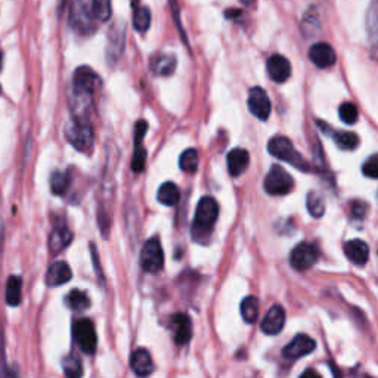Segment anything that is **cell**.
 <instances>
[{
    "label": "cell",
    "instance_id": "cell-1",
    "mask_svg": "<svg viewBox=\"0 0 378 378\" xmlns=\"http://www.w3.org/2000/svg\"><path fill=\"white\" fill-rule=\"evenodd\" d=\"M219 217V204L213 197H203L195 210L192 235L197 241L207 238Z\"/></svg>",
    "mask_w": 378,
    "mask_h": 378
},
{
    "label": "cell",
    "instance_id": "cell-2",
    "mask_svg": "<svg viewBox=\"0 0 378 378\" xmlns=\"http://www.w3.org/2000/svg\"><path fill=\"white\" fill-rule=\"evenodd\" d=\"M65 138L80 152H89L93 147V129L86 118H71L65 127Z\"/></svg>",
    "mask_w": 378,
    "mask_h": 378
},
{
    "label": "cell",
    "instance_id": "cell-3",
    "mask_svg": "<svg viewBox=\"0 0 378 378\" xmlns=\"http://www.w3.org/2000/svg\"><path fill=\"white\" fill-rule=\"evenodd\" d=\"M268 151L275 159H280L285 163H290L294 168L302 172H309V163L298 154L293 147L291 141L285 136H275L268 143Z\"/></svg>",
    "mask_w": 378,
    "mask_h": 378
},
{
    "label": "cell",
    "instance_id": "cell-4",
    "mask_svg": "<svg viewBox=\"0 0 378 378\" xmlns=\"http://www.w3.org/2000/svg\"><path fill=\"white\" fill-rule=\"evenodd\" d=\"M99 22L95 19L92 12V2L79 0L71 5L70 10V26L71 28L82 36L92 35L98 28Z\"/></svg>",
    "mask_w": 378,
    "mask_h": 378
},
{
    "label": "cell",
    "instance_id": "cell-5",
    "mask_svg": "<svg viewBox=\"0 0 378 378\" xmlns=\"http://www.w3.org/2000/svg\"><path fill=\"white\" fill-rule=\"evenodd\" d=\"M293 188L294 181L291 174L281 165L273 164L264 177V191L269 195H287Z\"/></svg>",
    "mask_w": 378,
    "mask_h": 378
},
{
    "label": "cell",
    "instance_id": "cell-6",
    "mask_svg": "<svg viewBox=\"0 0 378 378\" xmlns=\"http://www.w3.org/2000/svg\"><path fill=\"white\" fill-rule=\"evenodd\" d=\"M141 266L148 273H157L164 266V253L157 237L150 238L141 251Z\"/></svg>",
    "mask_w": 378,
    "mask_h": 378
},
{
    "label": "cell",
    "instance_id": "cell-7",
    "mask_svg": "<svg viewBox=\"0 0 378 378\" xmlns=\"http://www.w3.org/2000/svg\"><path fill=\"white\" fill-rule=\"evenodd\" d=\"M73 336L75 343L79 344V348L84 353L93 354L96 352L98 337H96L95 325L91 319L83 318V319L75 321L73 325Z\"/></svg>",
    "mask_w": 378,
    "mask_h": 378
},
{
    "label": "cell",
    "instance_id": "cell-8",
    "mask_svg": "<svg viewBox=\"0 0 378 378\" xmlns=\"http://www.w3.org/2000/svg\"><path fill=\"white\" fill-rule=\"evenodd\" d=\"M319 253L318 249L309 242H300L293 249L290 254V263L298 272H303L312 268L318 262Z\"/></svg>",
    "mask_w": 378,
    "mask_h": 378
},
{
    "label": "cell",
    "instance_id": "cell-9",
    "mask_svg": "<svg viewBox=\"0 0 378 378\" xmlns=\"http://www.w3.org/2000/svg\"><path fill=\"white\" fill-rule=\"evenodd\" d=\"M247 105L250 113L262 121H266L271 116L272 111V105L269 101L268 93L264 92L263 87H251L249 92V98H247Z\"/></svg>",
    "mask_w": 378,
    "mask_h": 378
},
{
    "label": "cell",
    "instance_id": "cell-10",
    "mask_svg": "<svg viewBox=\"0 0 378 378\" xmlns=\"http://www.w3.org/2000/svg\"><path fill=\"white\" fill-rule=\"evenodd\" d=\"M315 348H316V343L312 337H309L306 334H298L282 349V354L285 359L294 361V359L306 357V354L309 353H312Z\"/></svg>",
    "mask_w": 378,
    "mask_h": 378
},
{
    "label": "cell",
    "instance_id": "cell-11",
    "mask_svg": "<svg viewBox=\"0 0 378 378\" xmlns=\"http://www.w3.org/2000/svg\"><path fill=\"white\" fill-rule=\"evenodd\" d=\"M309 58L318 66V69H330V66L336 64L337 55L334 48H332L330 43L321 42V43H315L314 46L309 49Z\"/></svg>",
    "mask_w": 378,
    "mask_h": 378
},
{
    "label": "cell",
    "instance_id": "cell-12",
    "mask_svg": "<svg viewBox=\"0 0 378 378\" xmlns=\"http://www.w3.org/2000/svg\"><path fill=\"white\" fill-rule=\"evenodd\" d=\"M284 325H285V310L280 305H275L268 310V314L264 315L260 328L264 334L276 336L282 331Z\"/></svg>",
    "mask_w": 378,
    "mask_h": 378
},
{
    "label": "cell",
    "instance_id": "cell-13",
    "mask_svg": "<svg viewBox=\"0 0 378 378\" xmlns=\"http://www.w3.org/2000/svg\"><path fill=\"white\" fill-rule=\"evenodd\" d=\"M266 69L275 83H285L291 75V64L282 55H272L266 62Z\"/></svg>",
    "mask_w": 378,
    "mask_h": 378
},
{
    "label": "cell",
    "instance_id": "cell-14",
    "mask_svg": "<svg viewBox=\"0 0 378 378\" xmlns=\"http://www.w3.org/2000/svg\"><path fill=\"white\" fill-rule=\"evenodd\" d=\"M172 330L174 341L179 346H185L192 337V322L185 314H176L172 316Z\"/></svg>",
    "mask_w": 378,
    "mask_h": 378
},
{
    "label": "cell",
    "instance_id": "cell-15",
    "mask_svg": "<svg viewBox=\"0 0 378 378\" xmlns=\"http://www.w3.org/2000/svg\"><path fill=\"white\" fill-rule=\"evenodd\" d=\"M344 254L352 263L362 266L370 259V247L362 240H352L344 244Z\"/></svg>",
    "mask_w": 378,
    "mask_h": 378
},
{
    "label": "cell",
    "instance_id": "cell-16",
    "mask_svg": "<svg viewBox=\"0 0 378 378\" xmlns=\"http://www.w3.org/2000/svg\"><path fill=\"white\" fill-rule=\"evenodd\" d=\"M130 368L138 377H148L154 371V362L147 349H136L130 357Z\"/></svg>",
    "mask_w": 378,
    "mask_h": 378
},
{
    "label": "cell",
    "instance_id": "cell-17",
    "mask_svg": "<svg viewBox=\"0 0 378 378\" xmlns=\"http://www.w3.org/2000/svg\"><path fill=\"white\" fill-rule=\"evenodd\" d=\"M250 154L244 148H233L228 154V170L231 176L238 177L249 169Z\"/></svg>",
    "mask_w": 378,
    "mask_h": 378
},
{
    "label": "cell",
    "instance_id": "cell-18",
    "mask_svg": "<svg viewBox=\"0 0 378 378\" xmlns=\"http://www.w3.org/2000/svg\"><path fill=\"white\" fill-rule=\"evenodd\" d=\"M71 241H73V232L69 229V226L64 225V224L57 225L51 232L49 250H51V253L57 254V253L62 251L65 247H69Z\"/></svg>",
    "mask_w": 378,
    "mask_h": 378
},
{
    "label": "cell",
    "instance_id": "cell-19",
    "mask_svg": "<svg viewBox=\"0 0 378 378\" xmlns=\"http://www.w3.org/2000/svg\"><path fill=\"white\" fill-rule=\"evenodd\" d=\"M73 278L71 268L65 262H55L51 264L46 273V284L49 287H60L69 282Z\"/></svg>",
    "mask_w": 378,
    "mask_h": 378
},
{
    "label": "cell",
    "instance_id": "cell-20",
    "mask_svg": "<svg viewBox=\"0 0 378 378\" xmlns=\"http://www.w3.org/2000/svg\"><path fill=\"white\" fill-rule=\"evenodd\" d=\"M176 64H177V61L173 55L161 53V55H157V57L152 58L151 70L155 75H163V77L170 75L176 70Z\"/></svg>",
    "mask_w": 378,
    "mask_h": 378
},
{
    "label": "cell",
    "instance_id": "cell-21",
    "mask_svg": "<svg viewBox=\"0 0 378 378\" xmlns=\"http://www.w3.org/2000/svg\"><path fill=\"white\" fill-rule=\"evenodd\" d=\"M179 188H177L173 182H165L160 186L157 192L159 203L165 207H173L179 201Z\"/></svg>",
    "mask_w": 378,
    "mask_h": 378
},
{
    "label": "cell",
    "instance_id": "cell-22",
    "mask_svg": "<svg viewBox=\"0 0 378 378\" xmlns=\"http://www.w3.org/2000/svg\"><path fill=\"white\" fill-rule=\"evenodd\" d=\"M241 316L247 324H254L259 318V300L254 296H249L241 303Z\"/></svg>",
    "mask_w": 378,
    "mask_h": 378
},
{
    "label": "cell",
    "instance_id": "cell-23",
    "mask_svg": "<svg viewBox=\"0 0 378 378\" xmlns=\"http://www.w3.org/2000/svg\"><path fill=\"white\" fill-rule=\"evenodd\" d=\"M65 303L71 310H74V312H83V310L89 309V306H91V298H89V296L84 291L73 290L65 297Z\"/></svg>",
    "mask_w": 378,
    "mask_h": 378
},
{
    "label": "cell",
    "instance_id": "cell-24",
    "mask_svg": "<svg viewBox=\"0 0 378 378\" xmlns=\"http://www.w3.org/2000/svg\"><path fill=\"white\" fill-rule=\"evenodd\" d=\"M21 288H22V280L19 276H9L6 284V293L5 298L9 306H18L21 303Z\"/></svg>",
    "mask_w": 378,
    "mask_h": 378
},
{
    "label": "cell",
    "instance_id": "cell-25",
    "mask_svg": "<svg viewBox=\"0 0 378 378\" xmlns=\"http://www.w3.org/2000/svg\"><path fill=\"white\" fill-rule=\"evenodd\" d=\"M135 6V10H133V27L138 33H145L150 26H151V12L147 6Z\"/></svg>",
    "mask_w": 378,
    "mask_h": 378
},
{
    "label": "cell",
    "instance_id": "cell-26",
    "mask_svg": "<svg viewBox=\"0 0 378 378\" xmlns=\"http://www.w3.org/2000/svg\"><path fill=\"white\" fill-rule=\"evenodd\" d=\"M71 177L66 172H53L51 176V189L55 195H64L70 188Z\"/></svg>",
    "mask_w": 378,
    "mask_h": 378
},
{
    "label": "cell",
    "instance_id": "cell-27",
    "mask_svg": "<svg viewBox=\"0 0 378 378\" xmlns=\"http://www.w3.org/2000/svg\"><path fill=\"white\" fill-rule=\"evenodd\" d=\"M62 368L64 374L66 378H82L83 377V365L80 359L74 357V354H70L66 357L62 362Z\"/></svg>",
    "mask_w": 378,
    "mask_h": 378
},
{
    "label": "cell",
    "instance_id": "cell-28",
    "mask_svg": "<svg viewBox=\"0 0 378 378\" xmlns=\"http://www.w3.org/2000/svg\"><path fill=\"white\" fill-rule=\"evenodd\" d=\"M334 135V141L337 147L343 151H352L359 145V138L352 132H343V133H332Z\"/></svg>",
    "mask_w": 378,
    "mask_h": 378
},
{
    "label": "cell",
    "instance_id": "cell-29",
    "mask_svg": "<svg viewBox=\"0 0 378 378\" xmlns=\"http://www.w3.org/2000/svg\"><path fill=\"white\" fill-rule=\"evenodd\" d=\"M198 163H199V157H198L197 150L189 148L182 152L179 159V168L186 173H194L198 169Z\"/></svg>",
    "mask_w": 378,
    "mask_h": 378
},
{
    "label": "cell",
    "instance_id": "cell-30",
    "mask_svg": "<svg viewBox=\"0 0 378 378\" xmlns=\"http://www.w3.org/2000/svg\"><path fill=\"white\" fill-rule=\"evenodd\" d=\"M339 116H340V120L343 121V123L352 126V125L357 123L358 117H359L358 107L352 102H344L339 108Z\"/></svg>",
    "mask_w": 378,
    "mask_h": 378
},
{
    "label": "cell",
    "instance_id": "cell-31",
    "mask_svg": "<svg viewBox=\"0 0 378 378\" xmlns=\"http://www.w3.org/2000/svg\"><path fill=\"white\" fill-rule=\"evenodd\" d=\"M307 210L310 211V215L314 217H322L325 213V204L322 201V198L319 197V194H316L315 191L307 194Z\"/></svg>",
    "mask_w": 378,
    "mask_h": 378
},
{
    "label": "cell",
    "instance_id": "cell-32",
    "mask_svg": "<svg viewBox=\"0 0 378 378\" xmlns=\"http://www.w3.org/2000/svg\"><path fill=\"white\" fill-rule=\"evenodd\" d=\"M92 12L98 22H107L111 18V3L107 0H95L92 2Z\"/></svg>",
    "mask_w": 378,
    "mask_h": 378
},
{
    "label": "cell",
    "instance_id": "cell-33",
    "mask_svg": "<svg viewBox=\"0 0 378 378\" xmlns=\"http://www.w3.org/2000/svg\"><path fill=\"white\" fill-rule=\"evenodd\" d=\"M145 164H147V151L145 148H143L142 143H138V145H135V154H133V159H132V169L133 172L141 173L143 172V169H145Z\"/></svg>",
    "mask_w": 378,
    "mask_h": 378
},
{
    "label": "cell",
    "instance_id": "cell-34",
    "mask_svg": "<svg viewBox=\"0 0 378 378\" xmlns=\"http://www.w3.org/2000/svg\"><path fill=\"white\" fill-rule=\"evenodd\" d=\"M362 173L366 177H370V179H377L378 177V159H377L375 154L371 155V157L363 163Z\"/></svg>",
    "mask_w": 378,
    "mask_h": 378
},
{
    "label": "cell",
    "instance_id": "cell-35",
    "mask_svg": "<svg viewBox=\"0 0 378 378\" xmlns=\"http://www.w3.org/2000/svg\"><path fill=\"white\" fill-rule=\"evenodd\" d=\"M366 208H368V206L366 204H363L361 201H353L352 203V216L354 219H363Z\"/></svg>",
    "mask_w": 378,
    "mask_h": 378
},
{
    "label": "cell",
    "instance_id": "cell-36",
    "mask_svg": "<svg viewBox=\"0 0 378 378\" xmlns=\"http://www.w3.org/2000/svg\"><path fill=\"white\" fill-rule=\"evenodd\" d=\"M300 378H322L315 370H312V368H309V370H306L302 375H300Z\"/></svg>",
    "mask_w": 378,
    "mask_h": 378
},
{
    "label": "cell",
    "instance_id": "cell-37",
    "mask_svg": "<svg viewBox=\"0 0 378 378\" xmlns=\"http://www.w3.org/2000/svg\"><path fill=\"white\" fill-rule=\"evenodd\" d=\"M2 241H3V222L0 219V247H2Z\"/></svg>",
    "mask_w": 378,
    "mask_h": 378
},
{
    "label": "cell",
    "instance_id": "cell-38",
    "mask_svg": "<svg viewBox=\"0 0 378 378\" xmlns=\"http://www.w3.org/2000/svg\"><path fill=\"white\" fill-rule=\"evenodd\" d=\"M2 61H3V52L0 49V70H2Z\"/></svg>",
    "mask_w": 378,
    "mask_h": 378
},
{
    "label": "cell",
    "instance_id": "cell-39",
    "mask_svg": "<svg viewBox=\"0 0 378 378\" xmlns=\"http://www.w3.org/2000/svg\"><path fill=\"white\" fill-rule=\"evenodd\" d=\"M0 95H2V86H0Z\"/></svg>",
    "mask_w": 378,
    "mask_h": 378
}]
</instances>
